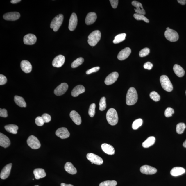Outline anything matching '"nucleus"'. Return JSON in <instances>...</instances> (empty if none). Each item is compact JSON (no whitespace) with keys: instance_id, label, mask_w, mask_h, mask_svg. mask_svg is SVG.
<instances>
[{"instance_id":"nucleus-1","label":"nucleus","mask_w":186,"mask_h":186,"mask_svg":"<svg viewBox=\"0 0 186 186\" xmlns=\"http://www.w3.org/2000/svg\"><path fill=\"white\" fill-rule=\"evenodd\" d=\"M138 99V96L136 89L133 87H131L128 90L126 94V102L128 105H134Z\"/></svg>"},{"instance_id":"nucleus-2","label":"nucleus","mask_w":186,"mask_h":186,"mask_svg":"<svg viewBox=\"0 0 186 186\" xmlns=\"http://www.w3.org/2000/svg\"><path fill=\"white\" fill-rule=\"evenodd\" d=\"M106 118L108 123L110 125H116L118 121V116L116 110L112 108L110 109L107 111Z\"/></svg>"},{"instance_id":"nucleus-3","label":"nucleus","mask_w":186,"mask_h":186,"mask_svg":"<svg viewBox=\"0 0 186 186\" xmlns=\"http://www.w3.org/2000/svg\"><path fill=\"white\" fill-rule=\"evenodd\" d=\"M101 38V33L99 30L93 31L88 37V42L91 46H94L97 44Z\"/></svg>"},{"instance_id":"nucleus-4","label":"nucleus","mask_w":186,"mask_h":186,"mask_svg":"<svg viewBox=\"0 0 186 186\" xmlns=\"http://www.w3.org/2000/svg\"><path fill=\"white\" fill-rule=\"evenodd\" d=\"M64 20V16L62 14L58 15L52 20L50 25L51 28L53 29L55 32L58 30L62 25Z\"/></svg>"},{"instance_id":"nucleus-5","label":"nucleus","mask_w":186,"mask_h":186,"mask_svg":"<svg viewBox=\"0 0 186 186\" xmlns=\"http://www.w3.org/2000/svg\"><path fill=\"white\" fill-rule=\"evenodd\" d=\"M160 81L162 88L165 91L171 92L173 90V87L169 78L166 75H162L160 78Z\"/></svg>"},{"instance_id":"nucleus-6","label":"nucleus","mask_w":186,"mask_h":186,"mask_svg":"<svg viewBox=\"0 0 186 186\" xmlns=\"http://www.w3.org/2000/svg\"><path fill=\"white\" fill-rule=\"evenodd\" d=\"M27 144L30 147L33 149H37L40 147V141L34 135H31L27 140Z\"/></svg>"},{"instance_id":"nucleus-7","label":"nucleus","mask_w":186,"mask_h":186,"mask_svg":"<svg viewBox=\"0 0 186 186\" xmlns=\"http://www.w3.org/2000/svg\"><path fill=\"white\" fill-rule=\"evenodd\" d=\"M164 35L167 40L171 42H175L178 41L179 36L175 31L169 29L165 31Z\"/></svg>"},{"instance_id":"nucleus-8","label":"nucleus","mask_w":186,"mask_h":186,"mask_svg":"<svg viewBox=\"0 0 186 186\" xmlns=\"http://www.w3.org/2000/svg\"><path fill=\"white\" fill-rule=\"evenodd\" d=\"M87 158L91 162L96 165H101L103 162V160L101 157L94 153L87 154Z\"/></svg>"},{"instance_id":"nucleus-9","label":"nucleus","mask_w":186,"mask_h":186,"mask_svg":"<svg viewBox=\"0 0 186 186\" xmlns=\"http://www.w3.org/2000/svg\"><path fill=\"white\" fill-rule=\"evenodd\" d=\"M68 85L66 83H61L55 89L54 93L56 95L60 96L65 94L67 90Z\"/></svg>"},{"instance_id":"nucleus-10","label":"nucleus","mask_w":186,"mask_h":186,"mask_svg":"<svg viewBox=\"0 0 186 186\" xmlns=\"http://www.w3.org/2000/svg\"><path fill=\"white\" fill-rule=\"evenodd\" d=\"M65 61L64 56L60 55L57 56L54 59L52 62V65L55 67L60 68L64 64Z\"/></svg>"},{"instance_id":"nucleus-11","label":"nucleus","mask_w":186,"mask_h":186,"mask_svg":"<svg viewBox=\"0 0 186 186\" xmlns=\"http://www.w3.org/2000/svg\"><path fill=\"white\" fill-rule=\"evenodd\" d=\"M118 77L119 74L118 72H112L106 78L105 81V83L107 85H112L117 81Z\"/></svg>"},{"instance_id":"nucleus-12","label":"nucleus","mask_w":186,"mask_h":186,"mask_svg":"<svg viewBox=\"0 0 186 186\" xmlns=\"http://www.w3.org/2000/svg\"><path fill=\"white\" fill-rule=\"evenodd\" d=\"M56 135L61 139H65L69 137L70 134L66 128L62 127L57 130Z\"/></svg>"},{"instance_id":"nucleus-13","label":"nucleus","mask_w":186,"mask_h":186,"mask_svg":"<svg viewBox=\"0 0 186 186\" xmlns=\"http://www.w3.org/2000/svg\"><path fill=\"white\" fill-rule=\"evenodd\" d=\"M140 171L142 174L151 175L155 174L157 170L155 167L149 165H144L140 167Z\"/></svg>"},{"instance_id":"nucleus-14","label":"nucleus","mask_w":186,"mask_h":186,"mask_svg":"<svg viewBox=\"0 0 186 186\" xmlns=\"http://www.w3.org/2000/svg\"><path fill=\"white\" fill-rule=\"evenodd\" d=\"M20 14L17 12H12L7 13L3 15V18L8 21H15L19 18Z\"/></svg>"},{"instance_id":"nucleus-15","label":"nucleus","mask_w":186,"mask_h":186,"mask_svg":"<svg viewBox=\"0 0 186 186\" xmlns=\"http://www.w3.org/2000/svg\"><path fill=\"white\" fill-rule=\"evenodd\" d=\"M37 37L33 34H28L24 37L23 41L24 44L27 45H33L36 42Z\"/></svg>"},{"instance_id":"nucleus-16","label":"nucleus","mask_w":186,"mask_h":186,"mask_svg":"<svg viewBox=\"0 0 186 186\" xmlns=\"http://www.w3.org/2000/svg\"><path fill=\"white\" fill-rule=\"evenodd\" d=\"M12 166V164L9 163L3 167L0 174V177L1 179L5 180L8 178L10 174Z\"/></svg>"},{"instance_id":"nucleus-17","label":"nucleus","mask_w":186,"mask_h":186,"mask_svg":"<svg viewBox=\"0 0 186 186\" xmlns=\"http://www.w3.org/2000/svg\"><path fill=\"white\" fill-rule=\"evenodd\" d=\"M78 23V18L77 15L73 13L71 16L69 24V29L71 31H74L77 27Z\"/></svg>"},{"instance_id":"nucleus-18","label":"nucleus","mask_w":186,"mask_h":186,"mask_svg":"<svg viewBox=\"0 0 186 186\" xmlns=\"http://www.w3.org/2000/svg\"><path fill=\"white\" fill-rule=\"evenodd\" d=\"M131 51L129 47H126L121 51L117 56V58L120 60H123L128 58L131 54Z\"/></svg>"},{"instance_id":"nucleus-19","label":"nucleus","mask_w":186,"mask_h":186,"mask_svg":"<svg viewBox=\"0 0 186 186\" xmlns=\"http://www.w3.org/2000/svg\"><path fill=\"white\" fill-rule=\"evenodd\" d=\"M20 67L23 71L26 73H29L32 70V65L29 61L26 60L22 61L20 64Z\"/></svg>"},{"instance_id":"nucleus-20","label":"nucleus","mask_w":186,"mask_h":186,"mask_svg":"<svg viewBox=\"0 0 186 186\" xmlns=\"http://www.w3.org/2000/svg\"><path fill=\"white\" fill-rule=\"evenodd\" d=\"M10 144V141L8 137L3 133H0V146L4 148L8 147Z\"/></svg>"},{"instance_id":"nucleus-21","label":"nucleus","mask_w":186,"mask_h":186,"mask_svg":"<svg viewBox=\"0 0 186 186\" xmlns=\"http://www.w3.org/2000/svg\"><path fill=\"white\" fill-rule=\"evenodd\" d=\"M70 116L76 124L79 125L81 124L82 122L81 117L77 112L74 110L71 111L70 113Z\"/></svg>"},{"instance_id":"nucleus-22","label":"nucleus","mask_w":186,"mask_h":186,"mask_svg":"<svg viewBox=\"0 0 186 186\" xmlns=\"http://www.w3.org/2000/svg\"><path fill=\"white\" fill-rule=\"evenodd\" d=\"M132 4L136 8L135 9V10L137 14L143 15L146 14V12H145L144 9L143 8L142 4L140 3L135 1L132 2Z\"/></svg>"},{"instance_id":"nucleus-23","label":"nucleus","mask_w":186,"mask_h":186,"mask_svg":"<svg viewBox=\"0 0 186 186\" xmlns=\"http://www.w3.org/2000/svg\"><path fill=\"white\" fill-rule=\"evenodd\" d=\"M97 19L96 13L90 12L87 15L85 19V23L87 25H90L94 23Z\"/></svg>"},{"instance_id":"nucleus-24","label":"nucleus","mask_w":186,"mask_h":186,"mask_svg":"<svg viewBox=\"0 0 186 186\" xmlns=\"http://www.w3.org/2000/svg\"><path fill=\"white\" fill-rule=\"evenodd\" d=\"M101 147L102 150L105 153L109 155H112L115 154L114 148L111 145L107 144H103L101 145Z\"/></svg>"},{"instance_id":"nucleus-25","label":"nucleus","mask_w":186,"mask_h":186,"mask_svg":"<svg viewBox=\"0 0 186 186\" xmlns=\"http://www.w3.org/2000/svg\"><path fill=\"white\" fill-rule=\"evenodd\" d=\"M85 92V88L83 85H77L74 88L71 92V95L74 97H77L81 94Z\"/></svg>"},{"instance_id":"nucleus-26","label":"nucleus","mask_w":186,"mask_h":186,"mask_svg":"<svg viewBox=\"0 0 186 186\" xmlns=\"http://www.w3.org/2000/svg\"><path fill=\"white\" fill-rule=\"evenodd\" d=\"M185 169L181 167H174L170 171V174L173 176H177L185 174Z\"/></svg>"},{"instance_id":"nucleus-27","label":"nucleus","mask_w":186,"mask_h":186,"mask_svg":"<svg viewBox=\"0 0 186 186\" xmlns=\"http://www.w3.org/2000/svg\"><path fill=\"white\" fill-rule=\"evenodd\" d=\"M35 178L36 179L39 180L44 177L46 176V174L43 169L37 168L33 171Z\"/></svg>"},{"instance_id":"nucleus-28","label":"nucleus","mask_w":186,"mask_h":186,"mask_svg":"<svg viewBox=\"0 0 186 186\" xmlns=\"http://www.w3.org/2000/svg\"><path fill=\"white\" fill-rule=\"evenodd\" d=\"M64 167L65 171L69 174H77V169L71 162H67L65 165Z\"/></svg>"},{"instance_id":"nucleus-29","label":"nucleus","mask_w":186,"mask_h":186,"mask_svg":"<svg viewBox=\"0 0 186 186\" xmlns=\"http://www.w3.org/2000/svg\"><path fill=\"white\" fill-rule=\"evenodd\" d=\"M174 73L178 77H183L185 74V71L183 69L180 65H175L173 67Z\"/></svg>"},{"instance_id":"nucleus-30","label":"nucleus","mask_w":186,"mask_h":186,"mask_svg":"<svg viewBox=\"0 0 186 186\" xmlns=\"http://www.w3.org/2000/svg\"><path fill=\"white\" fill-rule=\"evenodd\" d=\"M155 141V137H148L142 144L143 147L148 148L153 145Z\"/></svg>"},{"instance_id":"nucleus-31","label":"nucleus","mask_w":186,"mask_h":186,"mask_svg":"<svg viewBox=\"0 0 186 186\" xmlns=\"http://www.w3.org/2000/svg\"><path fill=\"white\" fill-rule=\"evenodd\" d=\"M14 101L19 106L21 107H26V103L24 99L21 97L17 96H15L14 97Z\"/></svg>"},{"instance_id":"nucleus-32","label":"nucleus","mask_w":186,"mask_h":186,"mask_svg":"<svg viewBox=\"0 0 186 186\" xmlns=\"http://www.w3.org/2000/svg\"><path fill=\"white\" fill-rule=\"evenodd\" d=\"M5 130L9 133L13 134H16L17 133L18 127L15 124H10L5 126Z\"/></svg>"},{"instance_id":"nucleus-33","label":"nucleus","mask_w":186,"mask_h":186,"mask_svg":"<svg viewBox=\"0 0 186 186\" xmlns=\"http://www.w3.org/2000/svg\"><path fill=\"white\" fill-rule=\"evenodd\" d=\"M126 34L125 33H122L117 35L115 37L113 43L115 44H117L122 42L125 40Z\"/></svg>"},{"instance_id":"nucleus-34","label":"nucleus","mask_w":186,"mask_h":186,"mask_svg":"<svg viewBox=\"0 0 186 186\" xmlns=\"http://www.w3.org/2000/svg\"><path fill=\"white\" fill-rule=\"evenodd\" d=\"M84 60L82 57H79L76 59L72 63L71 67L72 68H76L80 66L83 62Z\"/></svg>"},{"instance_id":"nucleus-35","label":"nucleus","mask_w":186,"mask_h":186,"mask_svg":"<svg viewBox=\"0 0 186 186\" xmlns=\"http://www.w3.org/2000/svg\"><path fill=\"white\" fill-rule=\"evenodd\" d=\"M186 128L185 124L183 123H180L177 124L176 127L177 133L179 134L183 133Z\"/></svg>"},{"instance_id":"nucleus-36","label":"nucleus","mask_w":186,"mask_h":186,"mask_svg":"<svg viewBox=\"0 0 186 186\" xmlns=\"http://www.w3.org/2000/svg\"><path fill=\"white\" fill-rule=\"evenodd\" d=\"M143 120L142 119L139 118L135 120L132 124V128L134 130L138 129L142 125Z\"/></svg>"},{"instance_id":"nucleus-37","label":"nucleus","mask_w":186,"mask_h":186,"mask_svg":"<svg viewBox=\"0 0 186 186\" xmlns=\"http://www.w3.org/2000/svg\"><path fill=\"white\" fill-rule=\"evenodd\" d=\"M134 17L137 20H143L146 23H149V20L144 15L135 13L133 15Z\"/></svg>"},{"instance_id":"nucleus-38","label":"nucleus","mask_w":186,"mask_h":186,"mask_svg":"<svg viewBox=\"0 0 186 186\" xmlns=\"http://www.w3.org/2000/svg\"><path fill=\"white\" fill-rule=\"evenodd\" d=\"M99 105V110L100 111H103L105 110L107 107L106 98L105 97H102L100 99Z\"/></svg>"},{"instance_id":"nucleus-39","label":"nucleus","mask_w":186,"mask_h":186,"mask_svg":"<svg viewBox=\"0 0 186 186\" xmlns=\"http://www.w3.org/2000/svg\"><path fill=\"white\" fill-rule=\"evenodd\" d=\"M117 184V182L114 180L106 181L101 182L99 186H116Z\"/></svg>"},{"instance_id":"nucleus-40","label":"nucleus","mask_w":186,"mask_h":186,"mask_svg":"<svg viewBox=\"0 0 186 186\" xmlns=\"http://www.w3.org/2000/svg\"><path fill=\"white\" fill-rule=\"evenodd\" d=\"M150 96L152 100L155 102L159 101L160 99V96L159 94L155 91H153L150 93Z\"/></svg>"},{"instance_id":"nucleus-41","label":"nucleus","mask_w":186,"mask_h":186,"mask_svg":"<svg viewBox=\"0 0 186 186\" xmlns=\"http://www.w3.org/2000/svg\"><path fill=\"white\" fill-rule=\"evenodd\" d=\"M96 105L95 104L92 103L90 106L89 107L88 113L90 116L91 117H93L94 116L95 114V109Z\"/></svg>"},{"instance_id":"nucleus-42","label":"nucleus","mask_w":186,"mask_h":186,"mask_svg":"<svg viewBox=\"0 0 186 186\" xmlns=\"http://www.w3.org/2000/svg\"><path fill=\"white\" fill-rule=\"evenodd\" d=\"M150 50L148 48H145L141 50L139 52V56L141 57H146L150 53Z\"/></svg>"},{"instance_id":"nucleus-43","label":"nucleus","mask_w":186,"mask_h":186,"mask_svg":"<svg viewBox=\"0 0 186 186\" xmlns=\"http://www.w3.org/2000/svg\"><path fill=\"white\" fill-rule=\"evenodd\" d=\"M174 109L172 108H171L168 107L167 108L165 111V116L167 118H168V117L172 116V115L174 114Z\"/></svg>"},{"instance_id":"nucleus-44","label":"nucleus","mask_w":186,"mask_h":186,"mask_svg":"<svg viewBox=\"0 0 186 186\" xmlns=\"http://www.w3.org/2000/svg\"><path fill=\"white\" fill-rule=\"evenodd\" d=\"M35 123L36 125L38 126H42L44 125V122L42 117H37L35 119Z\"/></svg>"},{"instance_id":"nucleus-45","label":"nucleus","mask_w":186,"mask_h":186,"mask_svg":"<svg viewBox=\"0 0 186 186\" xmlns=\"http://www.w3.org/2000/svg\"><path fill=\"white\" fill-rule=\"evenodd\" d=\"M42 117L44 123H48L51 121V117L49 115L44 113L42 115Z\"/></svg>"},{"instance_id":"nucleus-46","label":"nucleus","mask_w":186,"mask_h":186,"mask_svg":"<svg viewBox=\"0 0 186 186\" xmlns=\"http://www.w3.org/2000/svg\"><path fill=\"white\" fill-rule=\"evenodd\" d=\"M100 69V68L99 67H94L87 71L86 73L87 74H89L94 73V72H97Z\"/></svg>"},{"instance_id":"nucleus-47","label":"nucleus","mask_w":186,"mask_h":186,"mask_svg":"<svg viewBox=\"0 0 186 186\" xmlns=\"http://www.w3.org/2000/svg\"><path fill=\"white\" fill-rule=\"evenodd\" d=\"M7 82V79L6 77L3 74H0V85H3L5 84Z\"/></svg>"},{"instance_id":"nucleus-48","label":"nucleus","mask_w":186,"mask_h":186,"mask_svg":"<svg viewBox=\"0 0 186 186\" xmlns=\"http://www.w3.org/2000/svg\"><path fill=\"white\" fill-rule=\"evenodd\" d=\"M0 116L3 117V118H6L8 116L7 111L6 109H0Z\"/></svg>"},{"instance_id":"nucleus-49","label":"nucleus","mask_w":186,"mask_h":186,"mask_svg":"<svg viewBox=\"0 0 186 186\" xmlns=\"http://www.w3.org/2000/svg\"><path fill=\"white\" fill-rule=\"evenodd\" d=\"M153 65L149 62H147L144 65V67L145 69L150 70L152 69Z\"/></svg>"},{"instance_id":"nucleus-50","label":"nucleus","mask_w":186,"mask_h":186,"mask_svg":"<svg viewBox=\"0 0 186 186\" xmlns=\"http://www.w3.org/2000/svg\"><path fill=\"white\" fill-rule=\"evenodd\" d=\"M110 2L112 7L114 9L117 8L118 3V1L117 0H110Z\"/></svg>"},{"instance_id":"nucleus-51","label":"nucleus","mask_w":186,"mask_h":186,"mask_svg":"<svg viewBox=\"0 0 186 186\" xmlns=\"http://www.w3.org/2000/svg\"><path fill=\"white\" fill-rule=\"evenodd\" d=\"M178 2L182 5H185L186 3L185 0H178Z\"/></svg>"},{"instance_id":"nucleus-52","label":"nucleus","mask_w":186,"mask_h":186,"mask_svg":"<svg viewBox=\"0 0 186 186\" xmlns=\"http://www.w3.org/2000/svg\"><path fill=\"white\" fill-rule=\"evenodd\" d=\"M21 1H20V0H12L10 1V2L12 4H15V3H19Z\"/></svg>"},{"instance_id":"nucleus-53","label":"nucleus","mask_w":186,"mask_h":186,"mask_svg":"<svg viewBox=\"0 0 186 186\" xmlns=\"http://www.w3.org/2000/svg\"><path fill=\"white\" fill-rule=\"evenodd\" d=\"M61 186H74L71 184H66L64 183H61Z\"/></svg>"},{"instance_id":"nucleus-54","label":"nucleus","mask_w":186,"mask_h":186,"mask_svg":"<svg viewBox=\"0 0 186 186\" xmlns=\"http://www.w3.org/2000/svg\"><path fill=\"white\" fill-rule=\"evenodd\" d=\"M183 146L184 147L186 148V140L183 143Z\"/></svg>"},{"instance_id":"nucleus-55","label":"nucleus","mask_w":186,"mask_h":186,"mask_svg":"<svg viewBox=\"0 0 186 186\" xmlns=\"http://www.w3.org/2000/svg\"><path fill=\"white\" fill-rule=\"evenodd\" d=\"M170 29V28H169V27H167V30H169Z\"/></svg>"},{"instance_id":"nucleus-56","label":"nucleus","mask_w":186,"mask_h":186,"mask_svg":"<svg viewBox=\"0 0 186 186\" xmlns=\"http://www.w3.org/2000/svg\"><path fill=\"white\" fill-rule=\"evenodd\" d=\"M39 186L38 185H36V186Z\"/></svg>"},{"instance_id":"nucleus-57","label":"nucleus","mask_w":186,"mask_h":186,"mask_svg":"<svg viewBox=\"0 0 186 186\" xmlns=\"http://www.w3.org/2000/svg\"><path fill=\"white\" fill-rule=\"evenodd\" d=\"M185 93H186V92H185Z\"/></svg>"}]
</instances>
